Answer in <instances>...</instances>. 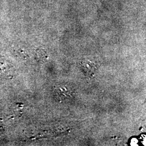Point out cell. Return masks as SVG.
Masks as SVG:
<instances>
[{"label":"cell","mask_w":146,"mask_h":146,"mask_svg":"<svg viewBox=\"0 0 146 146\" xmlns=\"http://www.w3.org/2000/svg\"><path fill=\"white\" fill-rule=\"evenodd\" d=\"M57 92L58 96L61 100H66L69 98L71 96V91L64 86H61V87H59L58 90L57 89Z\"/></svg>","instance_id":"1"},{"label":"cell","mask_w":146,"mask_h":146,"mask_svg":"<svg viewBox=\"0 0 146 146\" xmlns=\"http://www.w3.org/2000/svg\"><path fill=\"white\" fill-rule=\"evenodd\" d=\"M137 142H138V141H137V139H133L131 140V146H137Z\"/></svg>","instance_id":"2"}]
</instances>
